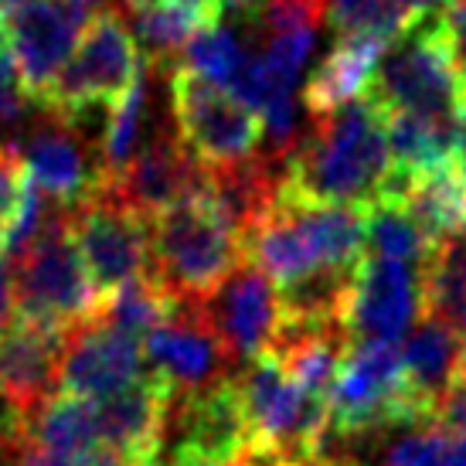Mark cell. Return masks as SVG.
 I'll return each instance as SVG.
<instances>
[{
	"label": "cell",
	"instance_id": "obj_1",
	"mask_svg": "<svg viewBox=\"0 0 466 466\" xmlns=\"http://www.w3.org/2000/svg\"><path fill=\"white\" fill-rule=\"evenodd\" d=\"M391 177L385 109L361 96L330 116L310 119V133L283 164L279 201L293 205H371Z\"/></svg>",
	"mask_w": 466,
	"mask_h": 466
},
{
	"label": "cell",
	"instance_id": "obj_2",
	"mask_svg": "<svg viewBox=\"0 0 466 466\" xmlns=\"http://www.w3.org/2000/svg\"><path fill=\"white\" fill-rule=\"evenodd\" d=\"M246 259L279 289L327 269H358L364 259V211L276 201L246 235Z\"/></svg>",
	"mask_w": 466,
	"mask_h": 466
},
{
	"label": "cell",
	"instance_id": "obj_3",
	"mask_svg": "<svg viewBox=\"0 0 466 466\" xmlns=\"http://www.w3.org/2000/svg\"><path fill=\"white\" fill-rule=\"evenodd\" d=\"M246 262V238L205 198L150 218V276L181 303H201Z\"/></svg>",
	"mask_w": 466,
	"mask_h": 466
},
{
	"label": "cell",
	"instance_id": "obj_4",
	"mask_svg": "<svg viewBox=\"0 0 466 466\" xmlns=\"http://www.w3.org/2000/svg\"><path fill=\"white\" fill-rule=\"evenodd\" d=\"M235 385L246 409L252 453H269L299 466H310L324 456L330 432L327 399L293 385L269 354L248 361Z\"/></svg>",
	"mask_w": 466,
	"mask_h": 466
},
{
	"label": "cell",
	"instance_id": "obj_5",
	"mask_svg": "<svg viewBox=\"0 0 466 466\" xmlns=\"http://www.w3.org/2000/svg\"><path fill=\"white\" fill-rule=\"evenodd\" d=\"M143 72H147V62H143L137 35L123 21V14L103 7L96 17H89L76 52L45 96L41 113L78 123L89 109L116 106Z\"/></svg>",
	"mask_w": 466,
	"mask_h": 466
},
{
	"label": "cell",
	"instance_id": "obj_6",
	"mask_svg": "<svg viewBox=\"0 0 466 466\" xmlns=\"http://www.w3.org/2000/svg\"><path fill=\"white\" fill-rule=\"evenodd\" d=\"M11 297L17 317L58 324L66 330H76L99 317L103 297L92 286L72 242L68 208H55L35 246L17 259V276H11Z\"/></svg>",
	"mask_w": 466,
	"mask_h": 466
},
{
	"label": "cell",
	"instance_id": "obj_7",
	"mask_svg": "<svg viewBox=\"0 0 466 466\" xmlns=\"http://www.w3.org/2000/svg\"><path fill=\"white\" fill-rule=\"evenodd\" d=\"M327 405L330 436L340 440L429 426V412L405 389L399 344H348Z\"/></svg>",
	"mask_w": 466,
	"mask_h": 466
},
{
	"label": "cell",
	"instance_id": "obj_8",
	"mask_svg": "<svg viewBox=\"0 0 466 466\" xmlns=\"http://www.w3.org/2000/svg\"><path fill=\"white\" fill-rule=\"evenodd\" d=\"M368 96L385 113H409L432 123H453L460 106L453 66L436 14H422L401 38L389 45Z\"/></svg>",
	"mask_w": 466,
	"mask_h": 466
},
{
	"label": "cell",
	"instance_id": "obj_9",
	"mask_svg": "<svg viewBox=\"0 0 466 466\" xmlns=\"http://www.w3.org/2000/svg\"><path fill=\"white\" fill-rule=\"evenodd\" d=\"M170 113L177 123V140L187 147L201 167H232L259 154L262 123L259 116L235 99L228 89L211 86L205 78L170 68Z\"/></svg>",
	"mask_w": 466,
	"mask_h": 466
},
{
	"label": "cell",
	"instance_id": "obj_10",
	"mask_svg": "<svg viewBox=\"0 0 466 466\" xmlns=\"http://www.w3.org/2000/svg\"><path fill=\"white\" fill-rule=\"evenodd\" d=\"M68 232L99 297L150 269V218L116 198L96 195L68 211Z\"/></svg>",
	"mask_w": 466,
	"mask_h": 466
},
{
	"label": "cell",
	"instance_id": "obj_11",
	"mask_svg": "<svg viewBox=\"0 0 466 466\" xmlns=\"http://www.w3.org/2000/svg\"><path fill=\"white\" fill-rule=\"evenodd\" d=\"M426 310L422 269L405 262L364 256L350 276V289L340 313V330L348 344H399Z\"/></svg>",
	"mask_w": 466,
	"mask_h": 466
},
{
	"label": "cell",
	"instance_id": "obj_12",
	"mask_svg": "<svg viewBox=\"0 0 466 466\" xmlns=\"http://www.w3.org/2000/svg\"><path fill=\"white\" fill-rule=\"evenodd\" d=\"M86 25L89 7H82L78 0H31L25 7L4 14L17 82L35 109L45 106V96L72 58Z\"/></svg>",
	"mask_w": 466,
	"mask_h": 466
},
{
	"label": "cell",
	"instance_id": "obj_13",
	"mask_svg": "<svg viewBox=\"0 0 466 466\" xmlns=\"http://www.w3.org/2000/svg\"><path fill=\"white\" fill-rule=\"evenodd\" d=\"M201 310L208 317V327L218 337L228 364L262 358L283 324L279 289L248 259L211 297L201 299Z\"/></svg>",
	"mask_w": 466,
	"mask_h": 466
},
{
	"label": "cell",
	"instance_id": "obj_14",
	"mask_svg": "<svg viewBox=\"0 0 466 466\" xmlns=\"http://www.w3.org/2000/svg\"><path fill=\"white\" fill-rule=\"evenodd\" d=\"M68 334L66 327L17 313L0 330V405L25 429L45 399L55 395Z\"/></svg>",
	"mask_w": 466,
	"mask_h": 466
},
{
	"label": "cell",
	"instance_id": "obj_15",
	"mask_svg": "<svg viewBox=\"0 0 466 466\" xmlns=\"http://www.w3.org/2000/svg\"><path fill=\"white\" fill-rule=\"evenodd\" d=\"M78 123L48 116L31 130L25 147H17L27 181L68 211L92 201L96 195H103L106 187L99 154H92L89 143L82 140Z\"/></svg>",
	"mask_w": 466,
	"mask_h": 466
},
{
	"label": "cell",
	"instance_id": "obj_16",
	"mask_svg": "<svg viewBox=\"0 0 466 466\" xmlns=\"http://www.w3.org/2000/svg\"><path fill=\"white\" fill-rule=\"evenodd\" d=\"M205 181L208 170L187 154L177 133L157 130L103 195L116 198L119 205L133 208L143 218H154L187 198H198L205 191Z\"/></svg>",
	"mask_w": 466,
	"mask_h": 466
},
{
	"label": "cell",
	"instance_id": "obj_17",
	"mask_svg": "<svg viewBox=\"0 0 466 466\" xmlns=\"http://www.w3.org/2000/svg\"><path fill=\"white\" fill-rule=\"evenodd\" d=\"M174 399L177 395L170 391V385L147 371L130 389L96 401L99 446L123 466H160Z\"/></svg>",
	"mask_w": 466,
	"mask_h": 466
},
{
	"label": "cell",
	"instance_id": "obj_18",
	"mask_svg": "<svg viewBox=\"0 0 466 466\" xmlns=\"http://www.w3.org/2000/svg\"><path fill=\"white\" fill-rule=\"evenodd\" d=\"M147 371L170 385L174 395H191L211 381L225 378V350H221L215 330L208 327L201 303H177V310L167 324L147 334L143 348Z\"/></svg>",
	"mask_w": 466,
	"mask_h": 466
},
{
	"label": "cell",
	"instance_id": "obj_19",
	"mask_svg": "<svg viewBox=\"0 0 466 466\" xmlns=\"http://www.w3.org/2000/svg\"><path fill=\"white\" fill-rule=\"evenodd\" d=\"M143 375H147V361H143L140 340L99 320H89L68 334L58 385L66 395L103 401L130 389Z\"/></svg>",
	"mask_w": 466,
	"mask_h": 466
},
{
	"label": "cell",
	"instance_id": "obj_20",
	"mask_svg": "<svg viewBox=\"0 0 466 466\" xmlns=\"http://www.w3.org/2000/svg\"><path fill=\"white\" fill-rule=\"evenodd\" d=\"M177 450L211 463L242 460L248 450V422L235 378H218L184 395L177 405Z\"/></svg>",
	"mask_w": 466,
	"mask_h": 466
},
{
	"label": "cell",
	"instance_id": "obj_21",
	"mask_svg": "<svg viewBox=\"0 0 466 466\" xmlns=\"http://www.w3.org/2000/svg\"><path fill=\"white\" fill-rule=\"evenodd\" d=\"M391 41L375 38V35H344L327 52V58L317 66L303 89V106L310 119L330 116L344 106L358 103L368 96L371 78H375L381 58L389 52Z\"/></svg>",
	"mask_w": 466,
	"mask_h": 466
},
{
	"label": "cell",
	"instance_id": "obj_22",
	"mask_svg": "<svg viewBox=\"0 0 466 466\" xmlns=\"http://www.w3.org/2000/svg\"><path fill=\"white\" fill-rule=\"evenodd\" d=\"M460 375V337L450 320L422 313L415 330L401 348V378L405 389L432 419L436 401L456 385Z\"/></svg>",
	"mask_w": 466,
	"mask_h": 466
},
{
	"label": "cell",
	"instance_id": "obj_23",
	"mask_svg": "<svg viewBox=\"0 0 466 466\" xmlns=\"http://www.w3.org/2000/svg\"><path fill=\"white\" fill-rule=\"evenodd\" d=\"M35 450L55 456H86L99 450V426H96V401L58 391L45 399L38 412L27 422V442Z\"/></svg>",
	"mask_w": 466,
	"mask_h": 466
},
{
	"label": "cell",
	"instance_id": "obj_24",
	"mask_svg": "<svg viewBox=\"0 0 466 466\" xmlns=\"http://www.w3.org/2000/svg\"><path fill=\"white\" fill-rule=\"evenodd\" d=\"M147 133H150V66L116 106H109L103 137H99V164H103L106 187L140 154Z\"/></svg>",
	"mask_w": 466,
	"mask_h": 466
},
{
	"label": "cell",
	"instance_id": "obj_25",
	"mask_svg": "<svg viewBox=\"0 0 466 466\" xmlns=\"http://www.w3.org/2000/svg\"><path fill=\"white\" fill-rule=\"evenodd\" d=\"M389 201L405 205V211L412 215L415 225L426 232L432 246H440L442 238H450L466 225V187L446 167L422 177V181L405 184Z\"/></svg>",
	"mask_w": 466,
	"mask_h": 466
},
{
	"label": "cell",
	"instance_id": "obj_26",
	"mask_svg": "<svg viewBox=\"0 0 466 466\" xmlns=\"http://www.w3.org/2000/svg\"><path fill=\"white\" fill-rule=\"evenodd\" d=\"M364 248H371L375 259L405 262V266H426L432 256V242L426 232L415 225V218L405 211L401 201L378 198L371 205H364Z\"/></svg>",
	"mask_w": 466,
	"mask_h": 466
},
{
	"label": "cell",
	"instance_id": "obj_27",
	"mask_svg": "<svg viewBox=\"0 0 466 466\" xmlns=\"http://www.w3.org/2000/svg\"><path fill=\"white\" fill-rule=\"evenodd\" d=\"M177 303L181 299H174L150 272H143L130 283H123L119 289H113L109 297H103V307H99L96 320L140 340L160 324H167L174 310H177Z\"/></svg>",
	"mask_w": 466,
	"mask_h": 466
},
{
	"label": "cell",
	"instance_id": "obj_28",
	"mask_svg": "<svg viewBox=\"0 0 466 466\" xmlns=\"http://www.w3.org/2000/svg\"><path fill=\"white\" fill-rule=\"evenodd\" d=\"M422 313H436L453 327H466V225L432 248L422 266Z\"/></svg>",
	"mask_w": 466,
	"mask_h": 466
},
{
	"label": "cell",
	"instance_id": "obj_29",
	"mask_svg": "<svg viewBox=\"0 0 466 466\" xmlns=\"http://www.w3.org/2000/svg\"><path fill=\"white\" fill-rule=\"evenodd\" d=\"M327 25L344 35H375V38L395 41L422 17V11L409 7L405 0H327Z\"/></svg>",
	"mask_w": 466,
	"mask_h": 466
},
{
	"label": "cell",
	"instance_id": "obj_30",
	"mask_svg": "<svg viewBox=\"0 0 466 466\" xmlns=\"http://www.w3.org/2000/svg\"><path fill=\"white\" fill-rule=\"evenodd\" d=\"M242 62H246V55H242L238 35H235L232 27H221V25L198 31L181 52L184 72L205 78L211 86H221V89L232 86Z\"/></svg>",
	"mask_w": 466,
	"mask_h": 466
},
{
	"label": "cell",
	"instance_id": "obj_31",
	"mask_svg": "<svg viewBox=\"0 0 466 466\" xmlns=\"http://www.w3.org/2000/svg\"><path fill=\"white\" fill-rule=\"evenodd\" d=\"M133 17H137V35H140L143 48L154 55L157 62H164L167 55L184 48V45L198 35V27L191 25L184 14L164 7L160 0H150V4L140 7Z\"/></svg>",
	"mask_w": 466,
	"mask_h": 466
},
{
	"label": "cell",
	"instance_id": "obj_32",
	"mask_svg": "<svg viewBox=\"0 0 466 466\" xmlns=\"http://www.w3.org/2000/svg\"><path fill=\"white\" fill-rule=\"evenodd\" d=\"M27 184L31 181H27V170L17 154V143H0V228L4 232H11L21 215Z\"/></svg>",
	"mask_w": 466,
	"mask_h": 466
},
{
	"label": "cell",
	"instance_id": "obj_33",
	"mask_svg": "<svg viewBox=\"0 0 466 466\" xmlns=\"http://www.w3.org/2000/svg\"><path fill=\"white\" fill-rule=\"evenodd\" d=\"M440 17V31L446 41V55L453 66L456 86H460V99L466 96V0H450Z\"/></svg>",
	"mask_w": 466,
	"mask_h": 466
},
{
	"label": "cell",
	"instance_id": "obj_34",
	"mask_svg": "<svg viewBox=\"0 0 466 466\" xmlns=\"http://www.w3.org/2000/svg\"><path fill=\"white\" fill-rule=\"evenodd\" d=\"M429 426L436 429V432H442V436H450V440H466V389L463 385H453V389L436 401Z\"/></svg>",
	"mask_w": 466,
	"mask_h": 466
},
{
	"label": "cell",
	"instance_id": "obj_35",
	"mask_svg": "<svg viewBox=\"0 0 466 466\" xmlns=\"http://www.w3.org/2000/svg\"><path fill=\"white\" fill-rule=\"evenodd\" d=\"M160 4L170 7V11L184 14L198 31L215 27L221 21V11H225V4H221V0H160Z\"/></svg>",
	"mask_w": 466,
	"mask_h": 466
},
{
	"label": "cell",
	"instance_id": "obj_36",
	"mask_svg": "<svg viewBox=\"0 0 466 466\" xmlns=\"http://www.w3.org/2000/svg\"><path fill=\"white\" fill-rule=\"evenodd\" d=\"M446 170L466 187V96L456 106L453 133H450V157H446Z\"/></svg>",
	"mask_w": 466,
	"mask_h": 466
},
{
	"label": "cell",
	"instance_id": "obj_37",
	"mask_svg": "<svg viewBox=\"0 0 466 466\" xmlns=\"http://www.w3.org/2000/svg\"><path fill=\"white\" fill-rule=\"evenodd\" d=\"M14 317V297H11V272H4L0 266V330L11 324Z\"/></svg>",
	"mask_w": 466,
	"mask_h": 466
},
{
	"label": "cell",
	"instance_id": "obj_38",
	"mask_svg": "<svg viewBox=\"0 0 466 466\" xmlns=\"http://www.w3.org/2000/svg\"><path fill=\"white\" fill-rule=\"evenodd\" d=\"M167 466H242V463H238V460H235V463H211V460H201V456L187 453V450H174Z\"/></svg>",
	"mask_w": 466,
	"mask_h": 466
},
{
	"label": "cell",
	"instance_id": "obj_39",
	"mask_svg": "<svg viewBox=\"0 0 466 466\" xmlns=\"http://www.w3.org/2000/svg\"><path fill=\"white\" fill-rule=\"evenodd\" d=\"M221 4H225V7H232V11H238V14H252V17H256V14L262 11V4H266V0H221Z\"/></svg>",
	"mask_w": 466,
	"mask_h": 466
},
{
	"label": "cell",
	"instance_id": "obj_40",
	"mask_svg": "<svg viewBox=\"0 0 466 466\" xmlns=\"http://www.w3.org/2000/svg\"><path fill=\"white\" fill-rule=\"evenodd\" d=\"M409 7H415V11H422L426 14L429 7H440V4H450V0H405Z\"/></svg>",
	"mask_w": 466,
	"mask_h": 466
},
{
	"label": "cell",
	"instance_id": "obj_41",
	"mask_svg": "<svg viewBox=\"0 0 466 466\" xmlns=\"http://www.w3.org/2000/svg\"><path fill=\"white\" fill-rule=\"evenodd\" d=\"M310 466H358L354 460H334V456H320L317 463H310Z\"/></svg>",
	"mask_w": 466,
	"mask_h": 466
},
{
	"label": "cell",
	"instance_id": "obj_42",
	"mask_svg": "<svg viewBox=\"0 0 466 466\" xmlns=\"http://www.w3.org/2000/svg\"><path fill=\"white\" fill-rule=\"evenodd\" d=\"M25 4H31V0H0V17H4V14H11V11H17V7H25Z\"/></svg>",
	"mask_w": 466,
	"mask_h": 466
},
{
	"label": "cell",
	"instance_id": "obj_43",
	"mask_svg": "<svg viewBox=\"0 0 466 466\" xmlns=\"http://www.w3.org/2000/svg\"><path fill=\"white\" fill-rule=\"evenodd\" d=\"M456 378H463V389H466V337H463V344H460V375Z\"/></svg>",
	"mask_w": 466,
	"mask_h": 466
},
{
	"label": "cell",
	"instance_id": "obj_44",
	"mask_svg": "<svg viewBox=\"0 0 466 466\" xmlns=\"http://www.w3.org/2000/svg\"><path fill=\"white\" fill-rule=\"evenodd\" d=\"M119 4H123V7H127V11H140V7H147V4H150V0H119Z\"/></svg>",
	"mask_w": 466,
	"mask_h": 466
},
{
	"label": "cell",
	"instance_id": "obj_45",
	"mask_svg": "<svg viewBox=\"0 0 466 466\" xmlns=\"http://www.w3.org/2000/svg\"><path fill=\"white\" fill-rule=\"evenodd\" d=\"M4 259H7V232L0 228V266H4Z\"/></svg>",
	"mask_w": 466,
	"mask_h": 466
},
{
	"label": "cell",
	"instance_id": "obj_46",
	"mask_svg": "<svg viewBox=\"0 0 466 466\" xmlns=\"http://www.w3.org/2000/svg\"><path fill=\"white\" fill-rule=\"evenodd\" d=\"M78 4H82V7H92V4H99V0H78Z\"/></svg>",
	"mask_w": 466,
	"mask_h": 466
}]
</instances>
